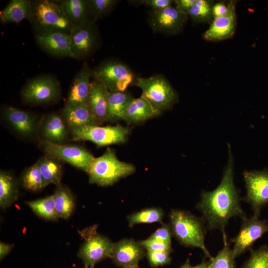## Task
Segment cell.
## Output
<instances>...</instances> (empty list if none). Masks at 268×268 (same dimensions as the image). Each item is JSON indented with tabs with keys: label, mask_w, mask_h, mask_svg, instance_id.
Masks as SVG:
<instances>
[{
	"label": "cell",
	"mask_w": 268,
	"mask_h": 268,
	"mask_svg": "<svg viewBox=\"0 0 268 268\" xmlns=\"http://www.w3.org/2000/svg\"><path fill=\"white\" fill-rule=\"evenodd\" d=\"M25 203L35 213L42 218L50 220L59 218L53 195Z\"/></svg>",
	"instance_id": "f1b7e54d"
},
{
	"label": "cell",
	"mask_w": 268,
	"mask_h": 268,
	"mask_svg": "<svg viewBox=\"0 0 268 268\" xmlns=\"http://www.w3.org/2000/svg\"><path fill=\"white\" fill-rule=\"evenodd\" d=\"M196 1V0H176L174 1L175 7L178 10L188 14Z\"/></svg>",
	"instance_id": "60d3db41"
},
{
	"label": "cell",
	"mask_w": 268,
	"mask_h": 268,
	"mask_svg": "<svg viewBox=\"0 0 268 268\" xmlns=\"http://www.w3.org/2000/svg\"><path fill=\"white\" fill-rule=\"evenodd\" d=\"M59 2L73 27L93 20L89 12L87 0H64Z\"/></svg>",
	"instance_id": "cb8c5ba5"
},
{
	"label": "cell",
	"mask_w": 268,
	"mask_h": 268,
	"mask_svg": "<svg viewBox=\"0 0 268 268\" xmlns=\"http://www.w3.org/2000/svg\"><path fill=\"white\" fill-rule=\"evenodd\" d=\"M139 268L138 266H136V267H128V268Z\"/></svg>",
	"instance_id": "f6af8a7d"
},
{
	"label": "cell",
	"mask_w": 268,
	"mask_h": 268,
	"mask_svg": "<svg viewBox=\"0 0 268 268\" xmlns=\"http://www.w3.org/2000/svg\"><path fill=\"white\" fill-rule=\"evenodd\" d=\"M31 0H12L0 12V21L3 23L18 24L28 19Z\"/></svg>",
	"instance_id": "d4e9b609"
},
{
	"label": "cell",
	"mask_w": 268,
	"mask_h": 268,
	"mask_svg": "<svg viewBox=\"0 0 268 268\" xmlns=\"http://www.w3.org/2000/svg\"><path fill=\"white\" fill-rule=\"evenodd\" d=\"M163 216L164 212L162 209L151 207L129 215L127 218L129 226L132 227L139 223L161 222Z\"/></svg>",
	"instance_id": "1f68e13d"
},
{
	"label": "cell",
	"mask_w": 268,
	"mask_h": 268,
	"mask_svg": "<svg viewBox=\"0 0 268 268\" xmlns=\"http://www.w3.org/2000/svg\"><path fill=\"white\" fill-rule=\"evenodd\" d=\"M209 261L207 262L204 259L202 260L201 262L195 266L191 265L189 259L186 261L180 266V268H207Z\"/></svg>",
	"instance_id": "7bdbcfd3"
},
{
	"label": "cell",
	"mask_w": 268,
	"mask_h": 268,
	"mask_svg": "<svg viewBox=\"0 0 268 268\" xmlns=\"http://www.w3.org/2000/svg\"><path fill=\"white\" fill-rule=\"evenodd\" d=\"M22 182L26 189L33 191L40 190L47 186L37 163L25 171Z\"/></svg>",
	"instance_id": "d6a6232c"
},
{
	"label": "cell",
	"mask_w": 268,
	"mask_h": 268,
	"mask_svg": "<svg viewBox=\"0 0 268 268\" xmlns=\"http://www.w3.org/2000/svg\"><path fill=\"white\" fill-rule=\"evenodd\" d=\"M134 85L141 89V96L161 112L170 108L177 100L175 90L161 75L137 77Z\"/></svg>",
	"instance_id": "8992f818"
},
{
	"label": "cell",
	"mask_w": 268,
	"mask_h": 268,
	"mask_svg": "<svg viewBox=\"0 0 268 268\" xmlns=\"http://www.w3.org/2000/svg\"><path fill=\"white\" fill-rule=\"evenodd\" d=\"M248 260L241 268H268V247L263 245L259 248L250 250Z\"/></svg>",
	"instance_id": "836d02e7"
},
{
	"label": "cell",
	"mask_w": 268,
	"mask_h": 268,
	"mask_svg": "<svg viewBox=\"0 0 268 268\" xmlns=\"http://www.w3.org/2000/svg\"><path fill=\"white\" fill-rule=\"evenodd\" d=\"M172 234L170 225L163 224L148 238L171 244Z\"/></svg>",
	"instance_id": "f35d334b"
},
{
	"label": "cell",
	"mask_w": 268,
	"mask_h": 268,
	"mask_svg": "<svg viewBox=\"0 0 268 268\" xmlns=\"http://www.w3.org/2000/svg\"><path fill=\"white\" fill-rule=\"evenodd\" d=\"M170 253L162 251L147 250V258L152 267L169 265L171 262Z\"/></svg>",
	"instance_id": "8d00e7d4"
},
{
	"label": "cell",
	"mask_w": 268,
	"mask_h": 268,
	"mask_svg": "<svg viewBox=\"0 0 268 268\" xmlns=\"http://www.w3.org/2000/svg\"><path fill=\"white\" fill-rule=\"evenodd\" d=\"M268 232V222L259 217L247 216L241 219V225L237 235L231 239L233 243L232 249L236 258L252 249L255 242L264 234Z\"/></svg>",
	"instance_id": "30bf717a"
},
{
	"label": "cell",
	"mask_w": 268,
	"mask_h": 268,
	"mask_svg": "<svg viewBox=\"0 0 268 268\" xmlns=\"http://www.w3.org/2000/svg\"><path fill=\"white\" fill-rule=\"evenodd\" d=\"M53 196L59 218H68L72 213L75 206L72 193L68 189L60 185Z\"/></svg>",
	"instance_id": "83f0119b"
},
{
	"label": "cell",
	"mask_w": 268,
	"mask_h": 268,
	"mask_svg": "<svg viewBox=\"0 0 268 268\" xmlns=\"http://www.w3.org/2000/svg\"><path fill=\"white\" fill-rule=\"evenodd\" d=\"M42 145L51 157L66 162L86 172L95 158L86 149L78 145L56 144L46 140Z\"/></svg>",
	"instance_id": "8fae6325"
},
{
	"label": "cell",
	"mask_w": 268,
	"mask_h": 268,
	"mask_svg": "<svg viewBox=\"0 0 268 268\" xmlns=\"http://www.w3.org/2000/svg\"><path fill=\"white\" fill-rule=\"evenodd\" d=\"M21 93L26 102L43 104L57 100L61 95V86L55 77L41 75L28 81Z\"/></svg>",
	"instance_id": "9c48e42d"
},
{
	"label": "cell",
	"mask_w": 268,
	"mask_h": 268,
	"mask_svg": "<svg viewBox=\"0 0 268 268\" xmlns=\"http://www.w3.org/2000/svg\"><path fill=\"white\" fill-rule=\"evenodd\" d=\"M134 98L124 92H110L108 99L107 121L123 119L125 112Z\"/></svg>",
	"instance_id": "484cf974"
},
{
	"label": "cell",
	"mask_w": 268,
	"mask_h": 268,
	"mask_svg": "<svg viewBox=\"0 0 268 268\" xmlns=\"http://www.w3.org/2000/svg\"><path fill=\"white\" fill-rule=\"evenodd\" d=\"M28 20L35 34L53 31L70 34L73 27L58 1L31 0Z\"/></svg>",
	"instance_id": "3957f363"
},
{
	"label": "cell",
	"mask_w": 268,
	"mask_h": 268,
	"mask_svg": "<svg viewBox=\"0 0 268 268\" xmlns=\"http://www.w3.org/2000/svg\"><path fill=\"white\" fill-rule=\"evenodd\" d=\"M224 245L217 254L209 260L207 268H235L236 263L226 235H223Z\"/></svg>",
	"instance_id": "4dcf8cb0"
},
{
	"label": "cell",
	"mask_w": 268,
	"mask_h": 268,
	"mask_svg": "<svg viewBox=\"0 0 268 268\" xmlns=\"http://www.w3.org/2000/svg\"><path fill=\"white\" fill-rule=\"evenodd\" d=\"M92 77L110 92L125 91L137 78L126 65L114 61L104 62L93 69Z\"/></svg>",
	"instance_id": "5b68a950"
},
{
	"label": "cell",
	"mask_w": 268,
	"mask_h": 268,
	"mask_svg": "<svg viewBox=\"0 0 268 268\" xmlns=\"http://www.w3.org/2000/svg\"><path fill=\"white\" fill-rule=\"evenodd\" d=\"M212 13V8L205 0H196L190 9L189 14L194 22H199L209 18Z\"/></svg>",
	"instance_id": "d590c367"
},
{
	"label": "cell",
	"mask_w": 268,
	"mask_h": 268,
	"mask_svg": "<svg viewBox=\"0 0 268 268\" xmlns=\"http://www.w3.org/2000/svg\"><path fill=\"white\" fill-rule=\"evenodd\" d=\"M71 132L74 140H88L102 146L125 142L130 129L120 125L106 127L94 125L71 129Z\"/></svg>",
	"instance_id": "52a82bcc"
},
{
	"label": "cell",
	"mask_w": 268,
	"mask_h": 268,
	"mask_svg": "<svg viewBox=\"0 0 268 268\" xmlns=\"http://www.w3.org/2000/svg\"><path fill=\"white\" fill-rule=\"evenodd\" d=\"M13 244H5L0 242V259H2L11 251L13 247Z\"/></svg>",
	"instance_id": "ee69618b"
},
{
	"label": "cell",
	"mask_w": 268,
	"mask_h": 268,
	"mask_svg": "<svg viewBox=\"0 0 268 268\" xmlns=\"http://www.w3.org/2000/svg\"><path fill=\"white\" fill-rule=\"evenodd\" d=\"M95 21L74 26L70 34L71 49L76 60H84L93 53L98 43Z\"/></svg>",
	"instance_id": "7c38bea8"
},
{
	"label": "cell",
	"mask_w": 268,
	"mask_h": 268,
	"mask_svg": "<svg viewBox=\"0 0 268 268\" xmlns=\"http://www.w3.org/2000/svg\"><path fill=\"white\" fill-rule=\"evenodd\" d=\"M62 113L71 129L98 124L88 103L73 108L64 107Z\"/></svg>",
	"instance_id": "603a6c76"
},
{
	"label": "cell",
	"mask_w": 268,
	"mask_h": 268,
	"mask_svg": "<svg viewBox=\"0 0 268 268\" xmlns=\"http://www.w3.org/2000/svg\"><path fill=\"white\" fill-rule=\"evenodd\" d=\"M243 177L246 195L241 200L250 205L254 216L259 217L268 203V170L245 171Z\"/></svg>",
	"instance_id": "ba28073f"
},
{
	"label": "cell",
	"mask_w": 268,
	"mask_h": 268,
	"mask_svg": "<svg viewBox=\"0 0 268 268\" xmlns=\"http://www.w3.org/2000/svg\"><path fill=\"white\" fill-rule=\"evenodd\" d=\"M161 113L148 101L140 96L134 98L126 109L123 120L128 123L137 124L154 118Z\"/></svg>",
	"instance_id": "44dd1931"
},
{
	"label": "cell",
	"mask_w": 268,
	"mask_h": 268,
	"mask_svg": "<svg viewBox=\"0 0 268 268\" xmlns=\"http://www.w3.org/2000/svg\"><path fill=\"white\" fill-rule=\"evenodd\" d=\"M35 40L45 52L57 58L75 59L72 52L70 34L62 31H53L35 34Z\"/></svg>",
	"instance_id": "5bb4252c"
},
{
	"label": "cell",
	"mask_w": 268,
	"mask_h": 268,
	"mask_svg": "<svg viewBox=\"0 0 268 268\" xmlns=\"http://www.w3.org/2000/svg\"><path fill=\"white\" fill-rule=\"evenodd\" d=\"M84 268H94V267H90L88 266H85Z\"/></svg>",
	"instance_id": "bcb514c9"
},
{
	"label": "cell",
	"mask_w": 268,
	"mask_h": 268,
	"mask_svg": "<svg viewBox=\"0 0 268 268\" xmlns=\"http://www.w3.org/2000/svg\"><path fill=\"white\" fill-rule=\"evenodd\" d=\"M4 116L12 128L21 135L29 136L35 133L36 119L31 114L9 107L4 109Z\"/></svg>",
	"instance_id": "ffe728a7"
},
{
	"label": "cell",
	"mask_w": 268,
	"mask_h": 268,
	"mask_svg": "<svg viewBox=\"0 0 268 268\" xmlns=\"http://www.w3.org/2000/svg\"><path fill=\"white\" fill-rule=\"evenodd\" d=\"M144 250L139 242L124 239L114 243L110 258L119 267H136L145 255Z\"/></svg>",
	"instance_id": "2e32d148"
},
{
	"label": "cell",
	"mask_w": 268,
	"mask_h": 268,
	"mask_svg": "<svg viewBox=\"0 0 268 268\" xmlns=\"http://www.w3.org/2000/svg\"><path fill=\"white\" fill-rule=\"evenodd\" d=\"M45 140L56 144H62L67 137V131L62 118L57 114L48 115L42 128Z\"/></svg>",
	"instance_id": "7402d4cb"
},
{
	"label": "cell",
	"mask_w": 268,
	"mask_h": 268,
	"mask_svg": "<svg viewBox=\"0 0 268 268\" xmlns=\"http://www.w3.org/2000/svg\"><path fill=\"white\" fill-rule=\"evenodd\" d=\"M36 163L47 185L50 184L60 185L62 176L60 164L48 157L41 158Z\"/></svg>",
	"instance_id": "f546056e"
},
{
	"label": "cell",
	"mask_w": 268,
	"mask_h": 268,
	"mask_svg": "<svg viewBox=\"0 0 268 268\" xmlns=\"http://www.w3.org/2000/svg\"><path fill=\"white\" fill-rule=\"evenodd\" d=\"M135 171L133 164L120 161L114 150L108 147L102 155L94 158L87 173L89 183L108 186L133 174Z\"/></svg>",
	"instance_id": "277c9868"
},
{
	"label": "cell",
	"mask_w": 268,
	"mask_h": 268,
	"mask_svg": "<svg viewBox=\"0 0 268 268\" xmlns=\"http://www.w3.org/2000/svg\"><path fill=\"white\" fill-rule=\"evenodd\" d=\"M18 190L14 178L9 174L0 173V206L4 209L10 206L17 199Z\"/></svg>",
	"instance_id": "4316f807"
},
{
	"label": "cell",
	"mask_w": 268,
	"mask_h": 268,
	"mask_svg": "<svg viewBox=\"0 0 268 268\" xmlns=\"http://www.w3.org/2000/svg\"><path fill=\"white\" fill-rule=\"evenodd\" d=\"M114 243L105 236L96 234L86 241L80 248L77 256L85 266L94 267L103 259L111 258Z\"/></svg>",
	"instance_id": "9a60e30c"
},
{
	"label": "cell",
	"mask_w": 268,
	"mask_h": 268,
	"mask_svg": "<svg viewBox=\"0 0 268 268\" xmlns=\"http://www.w3.org/2000/svg\"><path fill=\"white\" fill-rule=\"evenodd\" d=\"M234 158L228 145V159L221 181L211 191H202L197 209L201 213L208 230H219L225 235V229L229 220L234 217L241 219L246 216L240 204L238 189L234 183Z\"/></svg>",
	"instance_id": "6da1fadb"
},
{
	"label": "cell",
	"mask_w": 268,
	"mask_h": 268,
	"mask_svg": "<svg viewBox=\"0 0 268 268\" xmlns=\"http://www.w3.org/2000/svg\"><path fill=\"white\" fill-rule=\"evenodd\" d=\"M187 14L172 6L159 9H151L148 13L150 27L154 32L174 34L180 31L187 19Z\"/></svg>",
	"instance_id": "4fadbf2b"
},
{
	"label": "cell",
	"mask_w": 268,
	"mask_h": 268,
	"mask_svg": "<svg viewBox=\"0 0 268 268\" xmlns=\"http://www.w3.org/2000/svg\"><path fill=\"white\" fill-rule=\"evenodd\" d=\"M91 18L96 21L109 14L118 1L116 0H87Z\"/></svg>",
	"instance_id": "e575fe53"
},
{
	"label": "cell",
	"mask_w": 268,
	"mask_h": 268,
	"mask_svg": "<svg viewBox=\"0 0 268 268\" xmlns=\"http://www.w3.org/2000/svg\"><path fill=\"white\" fill-rule=\"evenodd\" d=\"M92 74V70L84 63L74 77L65 107L73 108L88 103Z\"/></svg>",
	"instance_id": "e0dca14e"
},
{
	"label": "cell",
	"mask_w": 268,
	"mask_h": 268,
	"mask_svg": "<svg viewBox=\"0 0 268 268\" xmlns=\"http://www.w3.org/2000/svg\"><path fill=\"white\" fill-rule=\"evenodd\" d=\"M141 245L147 250L162 251L171 253L172 251L171 244L160 241L152 240L148 238L139 242Z\"/></svg>",
	"instance_id": "74e56055"
},
{
	"label": "cell",
	"mask_w": 268,
	"mask_h": 268,
	"mask_svg": "<svg viewBox=\"0 0 268 268\" xmlns=\"http://www.w3.org/2000/svg\"><path fill=\"white\" fill-rule=\"evenodd\" d=\"M169 218L172 233L181 244L199 248L205 257L209 260L212 258L204 243L207 229L201 217L187 211L173 209Z\"/></svg>",
	"instance_id": "7a4b0ae2"
},
{
	"label": "cell",
	"mask_w": 268,
	"mask_h": 268,
	"mask_svg": "<svg viewBox=\"0 0 268 268\" xmlns=\"http://www.w3.org/2000/svg\"><path fill=\"white\" fill-rule=\"evenodd\" d=\"M229 9V5L227 6L223 2L217 3L212 8V14L214 17L223 16L227 14Z\"/></svg>",
	"instance_id": "b9f144b4"
},
{
	"label": "cell",
	"mask_w": 268,
	"mask_h": 268,
	"mask_svg": "<svg viewBox=\"0 0 268 268\" xmlns=\"http://www.w3.org/2000/svg\"><path fill=\"white\" fill-rule=\"evenodd\" d=\"M229 11L224 16L214 17L209 28L204 33V38L208 40H219L226 38L232 34L235 27L234 5H229Z\"/></svg>",
	"instance_id": "d6986e66"
},
{
	"label": "cell",
	"mask_w": 268,
	"mask_h": 268,
	"mask_svg": "<svg viewBox=\"0 0 268 268\" xmlns=\"http://www.w3.org/2000/svg\"><path fill=\"white\" fill-rule=\"evenodd\" d=\"M152 9H159L172 6L173 1L171 0H141L134 1Z\"/></svg>",
	"instance_id": "ab89813d"
},
{
	"label": "cell",
	"mask_w": 268,
	"mask_h": 268,
	"mask_svg": "<svg viewBox=\"0 0 268 268\" xmlns=\"http://www.w3.org/2000/svg\"><path fill=\"white\" fill-rule=\"evenodd\" d=\"M108 89L94 80L91 82L88 104L97 123L107 121Z\"/></svg>",
	"instance_id": "ac0fdd59"
}]
</instances>
